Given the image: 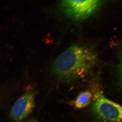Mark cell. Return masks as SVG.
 Segmentation results:
<instances>
[{"label":"cell","instance_id":"obj_7","mask_svg":"<svg viewBox=\"0 0 122 122\" xmlns=\"http://www.w3.org/2000/svg\"><path fill=\"white\" fill-rule=\"evenodd\" d=\"M26 122H38L37 120H35V119H31V120H29Z\"/></svg>","mask_w":122,"mask_h":122},{"label":"cell","instance_id":"obj_3","mask_svg":"<svg viewBox=\"0 0 122 122\" xmlns=\"http://www.w3.org/2000/svg\"><path fill=\"white\" fill-rule=\"evenodd\" d=\"M100 0H63L61 8L68 16L76 20L86 19L96 11L99 7Z\"/></svg>","mask_w":122,"mask_h":122},{"label":"cell","instance_id":"obj_6","mask_svg":"<svg viewBox=\"0 0 122 122\" xmlns=\"http://www.w3.org/2000/svg\"><path fill=\"white\" fill-rule=\"evenodd\" d=\"M118 75L119 83L122 87V60L118 68Z\"/></svg>","mask_w":122,"mask_h":122},{"label":"cell","instance_id":"obj_5","mask_svg":"<svg viewBox=\"0 0 122 122\" xmlns=\"http://www.w3.org/2000/svg\"><path fill=\"white\" fill-rule=\"evenodd\" d=\"M93 97V94L89 91L82 92L72 102V104L75 109H83L89 105Z\"/></svg>","mask_w":122,"mask_h":122},{"label":"cell","instance_id":"obj_2","mask_svg":"<svg viewBox=\"0 0 122 122\" xmlns=\"http://www.w3.org/2000/svg\"><path fill=\"white\" fill-rule=\"evenodd\" d=\"M92 111L102 122H122V105L106 97L101 91L94 95Z\"/></svg>","mask_w":122,"mask_h":122},{"label":"cell","instance_id":"obj_1","mask_svg":"<svg viewBox=\"0 0 122 122\" xmlns=\"http://www.w3.org/2000/svg\"><path fill=\"white\" fill-rule=\"evenodd\" d=\"M97 57L89 48L79 45L71 46L55 61L53 71L61 81L69 82L83 77L97 62Z\"/></svg>","mask_w":122,"mask_h":122},{"label":"cell","instance_id":"obj_4","mask_svg":"<svg viewBox=\"0 0 122 122\" xmlns=\"http://www.w3.org/2000/svg\"><path fill=\"white\" fill-rule=\"evenodd\" d=\"M35 96L34 91L29 90L18 98L10 112L11 118L14 121L18 122L28 116L35 107Z\"/></svg>","mask_w":122,"mask_h":122}]
</instances>
